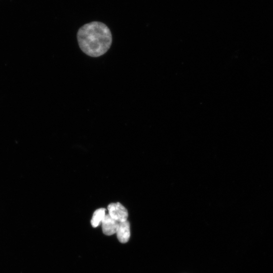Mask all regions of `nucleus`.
Wrapping results in <instances>:
<instances>
[{"label": "nucleus", "instance_id": "5", "mask_svg": "<svg viewBox=\"0 0 273 273\" xmlns=\"http://www.w3.org/2000/svg\"><path fill=\"white\" fill-rule=\"evenodd\" d=\"M106 215V210L101 208L97 210L93 213L91 223L93 228H97L102 223Z\"/></svg>", "mask_w": 273, "mask_h": 273}, {"label": "nucleus", "instance_id": "1", "mask_svg": "<svg viewBox=\"0 0 273 273\" xmlns=\"http://www.w3.org/2000/svg\"><path fill=\"white\" fill-rule=\"evenodd\" d=\"M77 39L81 50L92 57H98L105 54L112 42L111 32L104 23L93 21L80 28Z\"/></svg>", "mask_w": 273, "mask_h": 273}, {"label": "nucleus", "instance_id": "2", "mask_svg": "<svg viewBox=\"0 0 273 273\" xmlns=\"http://www.w3.org/2000/svg\"><path fill=\"white\" fill-rule=\"evenodd\" d=\"M110 216L119 223L127 221L128 211L121 204L119 203L110 204L108 206Z\"/></svg>", "mask_w": 273, "mask_h": 273}, {"label": "nucleus", "instance_id": "4", "mask_svg": "<svg viewBox=\"0 0 273 273\" xmlns=\"http://www.w3.org/2000/svg\"><path fill=\"white\" fill-rule=\"evenodd\" d=\"M116 234L121 243H127L131 236L130 223L127 221L119 223Z\"/></svg>", "mask_w": 273, "mask_h": 273}, {"label": "nucleus", "instance_id": "3", "mask_svg": "<svg viewBox=\"0 0 273 273\" xmlns=\"http://www.w3.org/2000/svg\"><path fill=\"white\" fill-rule=\"evenodd\" d=\"M102 224L105 235L111 236L116 233L119 223L112 219L108 214L105 215Z\"/></svg>", "mask_w": 273, "mask_h": 273}]
</instances>
